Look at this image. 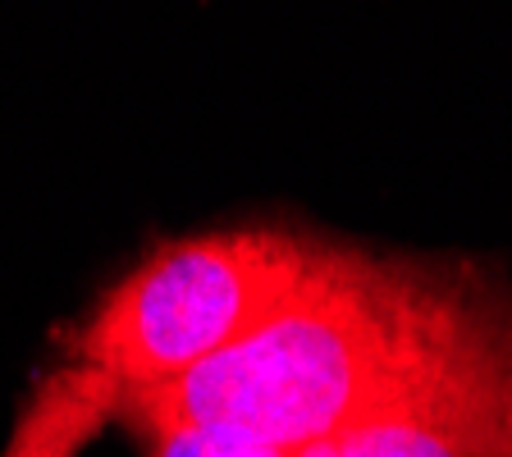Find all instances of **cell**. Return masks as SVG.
Returning a JSON list of instances; mask_svg holds the SVG:
<instances>
[{"label": "cell", "instance_id": "cell-1", "mask_svg": "<svg viewBox=\"0 0 512 457\" xmlns=\"http://www.w3.org/2000/svg\"><path fill=\"white\" fill-rule=\"evenodd\" d=\"M453 302L458 293L412 270L325 243L307 279L243 343L165 389L119 394V416L220 430L298 457L403 394Z\"/></svg>", "mask_w": 512, "mask_h": 457}, {"label": "cell", "instance_id": "cell-2", "mask_svg": "<svg viewBox=\"0 0 512 457\" xmlns=\"http://www.w3.org/2000/svg\"><path fill=\"white\" fill-rule=\"evenodd\" d=\"M320 247L270 224L156 243L74 325L69 362L101 371L119 394L165 389L275 316Z\"/></svg>", "mask_w": 512, "mask_h": 457}, {"label": "cell", "instance_id": "cell-3", "mask_svg": "<svg viewBox=\"0 0 512 457\" xmlns=\"http://www.w3.org/2000/svg\"><path fill=\"white\" fill-rule=\"evenodd\" d=\"M499 375V330L458 298L403 394L298 457H499Z\"/></svg>", "mask_w": 512, "mask_h": 457}, {"label": "cell", "instance_id": "cell-4", "mask_svg": "<svg viewBox=\"0 0 512 457\" xmlns=\"http://www.w3.org/2000/svg\"><path fill=\"white\" fill-rule=\"evenodd\" d=\"M119 416V384L92 366L64 362L32 384L0 457H83Z\"/></svg>", "mask_w": 512, "mask_h": 457}, {"label": "cell", "instance_id": "cell-5", "mask_svg": "<svg viewBox=\"0 0 512 457\" xmlns=\"http://www.w3.org/2000/svg\"><path fill=\"white\" fill-rule=\"evenodd\" d=\"M151 439V457H288L275 453L266 444L238 435H220V430H202V426H165V421H142Z\"/></svg>", "mask_w": 512, "mask_h": 457}, {"label": "cell", "instance_id": "cell-6", "mask_svg": "<svg viewBox=\"0 0 512 457\" xmlns=\"http://www.w3.org/2000/svg\"><path fill=\"white\" fill-rule=\"evenodd\" d=\"M499 457H512V330H499Z\"/></svg>", "mask_w": 512, "mask_h": 457}]
</instances>
